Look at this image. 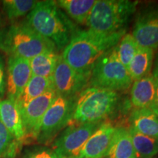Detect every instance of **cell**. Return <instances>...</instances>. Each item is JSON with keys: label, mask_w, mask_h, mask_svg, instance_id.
Returning a JSON list of instances; mask_svg holds the SVG:
<instances>
[{"label": "cell", "mask_w": 158, "mask_h": 158, "mask_svg": "<svg viewBox=\"0 0 158 158\" xmlns=\"http://www.w3.org/2000/svg\"><path fill=\"white\" fill-rule=\"evenodd\" d=\"M126 30L110 35L100 34L90 29H77L63 49L62 59L72 68L91 74L97 61L105 53L114 48L125 35Z\"/></svg>", "instance_id": "cell-1"}, {"label": "cell", "mask_w": 158, "mask_h": 158, "mask_svg": "<svg viewBox=\"0 0 158 158\" xmlns=\"http://www.w3.org/2000/svg\"><path fill=\"white\" fill-rule=\"evenodd\" d=\"M25 21L37 33L63 50L77 29L55 1H39Z\"/></svg>", "instance_id": "cell-2"}, {"label": "cell", "mask_w": 158, "mask_h": 158, "mask_svg": "<svg viewBox=\"0 0 158 158\" xmlns=\"http://www.w3.org/2000/svg\"><path fill=\"white\" fill-rule=\"evenodd\" d=\"M0 51L8 57L27 59L45 52L58 51L54 43L37 33L25 20L0 29Z\"/></svg>", "instance_id": "cell-3"}, {"label": "cell", "mask_w": 158, "mask_h": 158, "mask_svg": "<svg viewBox=\"0 0 158 158\" xmlns=\"http://www.w3.org/2000/svg\"><path fill=\"white\" fill-rule=\"evenodd\" d=\"M137 5L138 2L129 0H97L86 25L90 30L105 35L126 30Z\"/></svg>", "instance_id": "cell-4"}, {"label": "cell", "mask_w": 158, "mask_h": 158, "mask_svg": "<svg viewBox=\"0 0 158 158\" xmlns=\"http://www.w3.org/2000/svg\"><path fill=\"white\" fill-rule=\"evenodd\" d=\"M118 97L116 92L87 86L77 97L72 123L102 122L113 113Z\"/></svg>", "instance_id": "cell-5"}, {"label": "cell", "mask_w": 158, "mask_h": 158, "mask_svg": "<svg viewBox=\"0 0 158 158\" xmlns=\"http://www.w3.org/2000/svg\"><path fill=\"white\" fill-rule=\"evenodd\" d=\"M133 81L127 68L118 59L114 47L97 61L91 71L89 84L117 92L129 89Z\"/></svg>", "instance_id": "cell-6"}, {"label": "cell", "mask_w": 158, "mask_h": 158, "mask_svg": "<svg viewBox=\"0 0 158 158\" xmlns=\"http://www.w3.org/2000/svg\"><path fill=\"white\" fill-rule=\"evenodd\" d=\"M77 97H56L43 117L37 138L38 143H51L66 126L72 123Z\"/></svg>", "instance_id": "cell-7"}, {"label": "cell", "mask_w": 158, "mask_h": 158, "mask_svg": "<svg viewBox=\"0 0 158 158\" xmlns=\"http://www.w3.org/2000/svg\"><path fill=\"white\" fill-rule=\"evenodd\" d=\"M102 122L71 124L55 139L52 149L59 158L77 157L84 145Z\"/></svg>", "instance_id": "cell-8"}, {"label": "cell", "mask_w": 158, "mask_h": 158, "mask_svg": "<svg viewBox=\"0 0 158 158\" xmlns=\"http://www.w3.org/2000/svg\"><path fill=\"white\" fill-rule=\"evenodd\" d=\"M56 97V92L51 89L19 108L24 131V143L37 141L43 116Z\"/></svg>", "instance_id": "cell-9"}, {"label": "cell", "mask_w": 158, "mask_h": 158, "mask_svg": "<svg viewBox=\"0 0 158 158\" xmlns=\"http://www.w3.org/2000/svg\"><path fill=\"white\" fill-rule=\"evenodd\" d=\"M51 78L57 96L74 98L86 88L90 75L74 70L61 56Z\"/></svg>", "instance_id": "cell-10"}, {"label": "cell", "mask_w": 158, "mask_h": 158, "mask_svg": "<svg viewBox=\"0 0 158 158\" xmlns=\"http://www.w3.org/2000/svg\"><path fill=\"white\" fill-rule=\"evenodd\" d=\"M132 35L141 47L158 48V5L140 12L133 26Z\"/></svg>", "instance_id": "cell-11"}, {"label": "cell", "mask_w": 158, "mask_h": 158, "mask_svg": "<svg viewBox=\"0 0 158 158\" xmlns=\"http://www.w3.org/2000/svg\"><path fill=\"white\" fill-rule=\"evenodd\" d=\"M31 76L29 59L8 57L6 68L7 98L16 102Z\"/></svg>", "instance_id": "cell-12"}, {"label": "cell", "mask_w": 158, "mask_h": 158, "mask_svg": "<svg viewBox=\"0 0 158 158\" xmlns=\"http://www.w3.org/2000/svg\"><path fill=\"white\" fill-rule=\"evenodd\" d=\"M115 128L109 122H102L81 149L79 158H104L109 151Z\"/></svg>", "instance_id": "cell-13"}, {"label": "cell", "mask_w": 158, "mask_h": 158, "mask_svg": "<svg viewBox=\"0 0 158 158\" xmlns=\"http://www.w3.org/2000/svg\"><path fill=\"white\" fill-rule=\"evenodd\" d=\"M0 122L15 141L24 144V131L16 102L7 98L0 100Z\"/></svg>", "instance_id": "cell-14"}, {"label": "cell", "mask_w": 158, "mask_h": 158, "mask_svg": "<svg viewBox=\"0 0 158 158\" xmlns=\"http://www.w3.org/2000/svg\"><path fill=\"white\" fill-rule=\"evenodd\" d=\"M156 86L152 73L134 81L130 91L131 103L135 108H150L155 98Z\"/></svg>", "instance_id": "cell-15"}, {"label": "cell", "mask_w": 158, "mask_h": 158, "mask_svg": "<svg viewBox=\"0 0 158 158\" xmlns=\"http://www.w3.org/2000/svg\"><path fill=\"white\" fill-rule=\"evenodd\" d=\"M130 122L138 133L158 139V116L150 108H135L130 114Z\"/></svg>", "instance_id": "cell-16"}, {"label": "cell", "mask_w": 158, "mask_h": 158, "mask_svg": "<svg viewBox=\"0 0 158 158\" xmlns=\"http://www.w3.org/2000/svg\"><path fill=\"white\" fill-rule=\"evenodd\" d=\"M106 158H135L129 130L116 127Z\"/></svg>", "instance_id": "cell-17"}, {"label": "cell", "mask_w": 158, "mask_h": 158, "mask_svg": "<svg viewBox=\"0 0 158 158\" xmlns=\"http://www.w3.org/2000/svg\"><path fill=\"white\" fill-rule=\"evenodd\" d=\"M154 50L138 46L137 52L127 68L132 80L136 81L151 73L153 65Z\"/></svg>", "instance_id": "cell-18"}, {"label": "cell", "mask_w": 158, "mask_h": 158, "mask_svg": "<svg viewBox=\"0 0 158 158\" xmlns=\"http://www.w3.org/2000/svg\"><path fill=\"white\" fill-rule=\"evenodd\" d=\"M54 89L52 78L32 76L23 89L22 93L17 100L19 108H22L34 99L38 98L45 92Z\"/></svg>", "instance_id": "cell-19"}, {"label": "cell", "mask_w": 158, "mask_h": 158, "mask_svg": "<svg viewBox=\"0 0 158 158\" xmlns=\"http://www.w3.org/2000/svg\"><path fill=\"white\" fill-rule=\"evenodd\" d=\"M97 0H59L57 5L79 24H86Z\"/></svg>", "instance_id": "cell-20"}, {"label": "cell", "mask_w": 158, "mask_h": 158, "mask_svg": "<svg viewBox=\"0 0 158 158\" xmlns=\"http://www.w3.org/2000/svg\"><path fill=\"white\" fill-rule=\"evenodd\" d=\"M61 54L59 51H49L29 59L32 76L51 78L54 73Z\"/></svg>", "instance_id": "cell-21"}, {"label": "cell", "mask_w": 158, "mask_h": 158, "mask_svg": "<svg viewBox=\"0 0 158 158\" xmlns=\"http://www.w3.org/2000/svg\"><path fill=\"white\" fill-rule=\"evenodd\" d=\"M135 158H153L158 154V139L141 134L131 127L129 129Z\"/></svg>", "instance_id": "cell-22"}, {"label": "cell", "mask_w": 158, "mask_h": 158, "mask_svg": "<svg viewBox=\"0 0 158 158\" xmlns=\"http://www.w3.org/2000/svg\"><path fill=\"white\" fill-rule=\"evenodd\" d=\"M38 1L34 0H5L2 2L4 13L10 21H14L27 15L35 8Z\"/></svg>", "instance_id": "cell-23"}, {"label": "cell", "mask_w": 158, "mask_h": 158, "mask_svg": "<svg viewBox=\"0 0 158 158\" xmlns=\"http://www.w3.org/2000/svg\"><path fill=\"white\" fill-rule=\"evenodd\" d=\"M139 45L132 34L125 33L118 44L115 46V50L118 59L124 66L128 68L130 62L137 52Z\"/></svg>", "instance_id": "cell-24"}, {"label": "cell", "mask_w": 158, "mask_h": 158, "mask_svg": "<svg viewBox=\"0 0 158 158\" xmlns=\"http://www.w3.org/2000/svg\"><path fill=\"white\" fill-rule=\"evenodd\" d=\"M22 147L0 122V158H15Z\"/></svg>", "instance_id": "cell-25"}, {"label": "cell", "mask_w": 158, "mask_h": 158, "mask_svg": "<svg viewBox=\"0 0 158 158\" xmlns=\"http://www.w3.org/2000/svg\"><path fill=\"white\" fill-rule=\"evenodd\" d=\"M22 158H59V157L51 148L35 147L26 150Z\"/></svg>", "instance_id": "cell-26"}, {"label": "cell", "mask_w": 158, "mask_h": 158, "mask_svg": "<svg viewBox=\"0 0 158 158\" xmlns=\"http://www.w3.org/2000/svg\"><path fill=\"white\" fill-rule=\"evenodd\" d=\"M6 93V68L5 61L0 55V100Z\"/></svg>", "instance_id": "cell-27"}, {"label": "cell", "mask_w": 158, "mask_h": 158, "mask_svg": "<svg viewBox=\"0 0 158 158\" xmlns=\"http://www.w3.org/2000/svg\"><path fill=\"white\" fill-rule=\"evenodd\" d=\"M152 75H153L154 78H155V81L156 93H155V100H154L153 104L152 105L150 109L152 110L154 113L158 116V59L157 61V63H156L155 64Z\"/></svg>", "instance_id": "cell-28"}, {"label": "cell", "mask_w": 158, "mask_h": 158, "mask_svg": "<svg viewBox=\"0 0 158 158\" xmlns=\"http://www.w3.org/2000/svg\"><path fill=\"white\" fill-rule=\"evenodd\" d=\"M70 158H79V157L77 156V157H70Z\"/></svg>", "instance_id": "cell-29"}, {"label": "cell", "mask_w": 158, "mask_h": 158, "mask_svg": "<svg viewBox=\"0 0 158 158\" xmlns=\"http://www.w3.org/2000/svg\"><path fill=\"white\" fill-rule=\"evenodd\" d=\"M0 24H1V21H0Z\"/></svg>", "instance_id": "cell-30"}]
</instances>
